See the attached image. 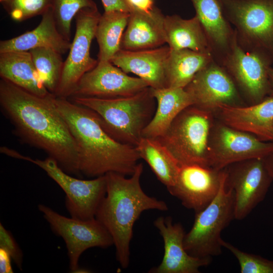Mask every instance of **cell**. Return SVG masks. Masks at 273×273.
I'll use <instances>...</instances> for the list:
<instances>
[{"mask_svg": "<svg viewBox=\"0 0 273 273\" xmlns=\"http://www.w3.org/2000/svg\"><path fill=\"white\" fill-rule=\"evenodd\" d=\"M148 87L149 85L144 80L129 76L110 61H98L93 69L81 77L70 98L126 97L136 94Z\"/></svg>", "mask_w": 273, "mask_h": 273, "instance_id": "16", "label": "cell"}, {"mask_svg": "<svg viewBox=\"0 0 273 273\" xmlns=\"http://www.w3.org/2000/svg\"><path fill=\"white\" fill-rule=\"evenodd\" d=\"M225 185L234 196V218L243 220L265 198L272 179L263 158L237 162L224 168Z\"/></svg>", "mask_w": 273, "mask_h": 273, "instance_id": "13", "label": "cell"}, {"mask_svg": "<svg viewBox=\"0 0 273 273\" xmlns=\"http://www.w3.org/2000/svg\"><path fill=\"white\" fill-rule=\"evenodd\" d=\"M6 0H0V2L1 3H3L4 2H5Z\"/></svg>", "mask_w": 273, "mask_h": 273, "instance_id": "39", "label": "cell"}, {"mask_svg": "<svg viewBox=\"0 0 273 273\" xmlns=\"http://www.w3.org/2000/svg\"><path fill=\"white\" fill-rule=\"evenodd\" d=\"M170 53L168 46L138 50H120L110 62L126 73H132L153 88L166 87L165 66Z\"/></svg>", "mask_w": 273, "mask_h": 273, "instance_id": "19", "label": "cell"}, {"mask_svg": "<svg viewBox=\"0 0 273 273\" xmlns=\"http://www.w3.org/2000/svg\"><path fill=\"white\" fill-rule=\"evenodd\" d=\"M184 88L192 100V106L213 114L222 106L247 105L231 76L214 60Z\"/></svg>", "mask_w": 273, "mask_h": 273, "instance_id": "14", "label": "cell"}, {"mask_svg": "<svg viewBox=\"0 0 273 273\" xmlns=\"http://www.w3.org/2000/svg\"><path fill=\"white\" fill-rule=\"evenodd\" d=\"M51 3L52 0H6L2 4L12 19L22 22L42 15Z\"/></svg>", "mask_w": 273, "mask_h": 273, "instance_id": "31", "label": "cell"}, {"mask_svg": "<svg viewBox=\"0 0 273 273\" xmlns=\"http://www.w3.org/2000/svg\"><path fill=\"white\" fill-rule=\"evenodd\" d=\"M206 35L213 59L221 64L230 52L236 32L218 0H191Z\"/></svg>", "mask_w": 273, "mask_h": 273, "instance_id": "20", "label": "cell"}, {"mask_svg": "<svg viewBox=\"0 0 273 273\" xmlns=\"http://www.w3.org/2000/svg\"><path fill=\"white\" fill-rule=\"evenodd\" d=\"M212 113L190 106L176 117L165 132L157 139L180 166L210 167L209 141L215 121Z\"/></svg>", "mask_w": 273, "mask_h": 273, "instance_id": "5", "label": "cell"}, {"mask_svg": "<svg viewBox=\"0 0 273 273\" xmlns=\"http://www.w3.org/2000/svg\"><path fill=\"white\" fill-rule=\"evenodd\" d=\"M95 7L93 0H52L51 6L59 32L69 40L72 21L77 13L83 9Z\"/></svg>", "mask_w": 273, "mask_h": 273, "instance_id": "30", "label": "cell"}, {"mask_svg": "<svg viewBox=\"0 0 273 273\" xmlns=\"http://www.w3.org/2000/svg\"><path fill=\"white\" fill-rule=\"evenodd\" d=\"M225 179L226 171L216 196L204 209L195 213L192 227L185 234V248L193 256L212 259L222 253L221 233L235 219L234 193L226 187Z\"/></svg>", "mask_w": 273, "mask_h": 273, "instance_id": "7", "label": "cell"}, {"mask_svg": "<svg viewBox=\"0 0 273 273\" xmlns=\"http://www.w3.org/2000/svg\"><path fill=\"white\" fill-rule=\"evenodd\" d=\"M126 1L131 9V12L136 10L149 13L156 7L154 0H126Z\"/></svg>", "mask_w": 273, "mask_h": 273, "instance_id": "34", "label": "cell"}, {"mask_svg": "<svg viewBox=\"0 0 273 273\" xmlns=\"http://www.w3.org/2000/svg\"><path fill=\"white\" fill-rule=\"evenodd\" d=\"M71 98L73 102L95 112L104 130L114 140L134 147L142 138L143 131L152 120L157 106L150 87L126 97Z\"/></svg>", "mask_w": 273, "mask_h": 273, "instance_id": "4", "label": "cell"}, {"mask_svg": "<svg viewBox=\"0 0 273 273\" xmlns=\"http://www.w3.org/2000/svg\"><path fill=\"white\" fill-rule=\"evenodd\" d=\"M1 153L30 162L43 170L63 190L66 195L65 207L70 216L87 220L95 217L97 209L106 193L105 175L90 179L71 176L64 171L54 158L33 159L16 150L3 146Z\"/></svg>", "mask_w": 273, "mask_h": 273, "instance_id": "6", "label": "cell"}, {"mask_svg": "<svg viewBox=\"0 0 273 273\" xmlns=\"http://www.w3.org/2000/svg\"><path fill=\"white\" fill-rule=\"evenodd\" d=\"M0 76L35 95L52 94L44 85L29 51L0 53Z\"/></svg>", "mask_w": 273, "mask_h": 273, "instance_id": "24", "label": "cell"}, {"mask_svg": "<svg viewBox=\"0 0 273 273\" xmlns=\"http://www.w3.org/2000/svg\"><path fill=\"white\" fill-rule=\"evenodd\" d=\"M38 209L52 231L64 240L72 272L79 269L80 257L86 250L114 245L110 233L95 217L87 220L67 217L42 204L38 205Z\"/></svg>", "mask_w": 273, "mask_h": 273, "instance_id": "9", "label": "cell"}, {"mask_svg": "<svg viewBox=\"0 0 273 273\" xmlns=\"http://www.w3.org/2000/svg\"><path fill=\"white\" fill-rule=\"evenodd\" d=\"M216 119L264 142H273V96L244 106H222L214 114Z\"/></svg>", "mask_w": 273, "mask_h": 273, "instance_id": "18", "label": "cell"}, {"mask_svg": "<svg viewBox=\"0 0 273 273\" xmlns=\"http://www.w3.org/2000/svg\"><path fill=\"white\" fill-rule=\"evenodd\" d=\"M268 77L269 82V92L268 96H273V68L268 69Z\"/></svg>", "mask_w": 273, "mask_h": 273, "instance_id": "38", "label": "cell"}, {"mask_svg": "<svg viewBox=\"0 0 273 273\" xmlns=\"http://www.w3.org/2000/svg\"><path fill=\"white\" fill-rule=\"evenodd\" d=\"M266 167L273 180V152L263 158Z\"/></svg>", "mask_w": 273, "mask_h": 273, "instance_id": "37", "label": "cell"}, {"mask_svg": "<svg viewBox=\"0 0 273 273\" xmlns=\"http://www.w3.org/2000/svg\"><path fill=\"white\" fill-rule=\"evenodd\" d=\"M272 152L273 142L261 141L215 119L209 141L210 167L221 170L237 162L264 158Z\"/></svg>", "mask_w": 273, "mask_h": 273, "instance_id": "12", "label": "cell"}, {"mask_svg": "<svg viewBox=\"0 0 273 273\" xmlns=\"http://www.w3.org/2000/svg\"><path fill=\"white\" fill-rule=\"evenodd\" d=\"M143 171V163H139L130 177L113 172L106 174V193L95 215L111 235L116 259L123 268L128 267L133 228L142 212L168 209L165 201L144 191L140 181Z\"/></svg>", "mask_w": 273, "mask_h": 273, "instance_id": "3", "label": "cell"}, {"mask_svg": "<svg viewBox=\"0 0 273 273\" xmlns=\"http://www.w3.org/2000/svg\"><path fill=\"white\" fill-rule=\"evenodd\" d=\"M71 43L59 32L50 8L41 15L39 24L34 29L16 37L1 40L0 53L29 51L45 47L63 55L69 51Z\"/></svg>", "mask_w": 273, "mask_h": 273, "instance_id": "22", "label": "cell"}, {"mask_svg": "<svg viewBox=\"0 0 273 273\" xmlns=\"http://www.w3.org/2000/svg\"><path fill=\"white\" fill-rule=\"evenodd\" d=\"M244 49L273 57V0H218Z\"/></svg>", "mask_w": 273, "mask_h": 273, "instance_id": "8", "label": "cell"}, {"mask_svg": "<svg viewBox=\"0 0 273 273\" xmlns=\"http://www.w3.org/2000/svg\"><path fill=\"white\" fill-rule=\"evenodd\" d=\"M271 58L257 51H248L238 42L236 35L231 49L221 65L231 76L245 101L249 105L268 96V69Z\"/></svg>", "mask_w": 273, "mask_h": 273, "instance_id": "11", "label": "cell"}, {"mask_svg": "<svg viewBox=\"0 0 273 273\" xmlns=\"http://www.w3.org/2000/svg\"><path fill=\"white\" fill-rule=\"evenodd\" d=\"M151 90L156 101V109L144 128L142 137L155 139L163 135L180 112L193 105V101L184 88H151Z\"/></svg>", "mask_w": 273, "mask_h": 273, "instance_id": "23", "label": "cell"}, {"mask_svg": "<svg viewBox=\"0 0 273 273\" xmlns=\"http://www.w3.org/2000/svg\"><path fill=\"white\" fill-rule=\"evenodd\" d=\"M164 243V255L160 264L152 268L151 273H199L208 266L211 258H201L190 255L186 250L185 236L180 223H173L170 216H159L153 222Z\"/></svg>", "mask_w": 273, "mask_h": 273, "instance_id": "17", "label": "cell"}, {"mask_svg": "<svg viewBox=\"0 0 273 273\" xmlns=\"http://www.w3.org/2000/svg\"><path fill=\"white\" fill-rule=\"evenodd\" d=\"M164 27L171 50L189 49L211 55L206 35L196 15L188 19L176 14L165 16Z\"/></svg>", "mask_w": 273, "mask_h": 273, "instance_id": "25", "label": "cell"}, {"mask_svg": "<svg viewBox=\"0 0 273 273\" xmlns=\"http://www.w3.org/2000/svg\"><path fill=\"white\" fill-rule=\"evenodd\" d=\"M29 52L44 85L54 95L63 69L62 55L53 49L45 47L33 49Z\"/></svg>", "mask_w": 273, "mask_h": 273, "instance_id": "29", "label": "cell"}, {"mask_svg": "<svg viewBox=\"0 0 273 273\" xmlns=\"http://www.w3.org/2000/svg\"><path fill=\"white\" fill-rule=\"evenodd\" d=\"M221 244L236 258L241 273H273V260L243 251L223 239Z\"/></svg>", "mask_w": 273, "mask_h": 273, "instance_id": "32", "label": "cell"}, {"mask_svg": "<svg viewBox=\"0 0 273 273\" xmlns=\"http://www.w3.org/2000/svg\"><path fill=\"white\" fill-rule=\"evenodd\" d=\"M101 15L97 7L83 9L76 15L75 34L55 97L70 98L83 75L97 65L98 61L90 56V49Z\"/></svg>", "mask_w": 273, "mask_h": 273, "instance_id": "10", "label": "cell"}, {"mask_svg": "<svg viewBox=\"0 0 273 273\" xmlns=\"http://www.w3.org/2000/svg\"><path fill=\"white\" fill-rule=\"evenodd\" d=\"M130 13L104 11L99 19L95 37L99 46L98 61H110L121 50V42Z\"/></svg>", "mask_w": 273, "mask_h": 273, "instance_id": "27", "label": "cell"}, {"mask_svg": "<svg viewBox=\"0 0 273 273\" xmlns=\"http://www.w3.org/2000/svg\"><path fill=\"white\" fill-rule=\"evenodd\" d=\"M55 103L76 144L79 174L94 178L111 172L133 174L141 159L136 147L112 138L92 110L68 98L55 97Z\"/></svg>", "mask_w": 273, "mask_h": 273, "instance_id": "2", "label": "cell"}, {"mask_svg": "<svg viewBox=\"0 0 273 273\" xmlns=\"http://www.w3.org/2000/svg\"><path fill=\"white\" fill-rule=\"evenodd\" d=\"M0 248L6 250L11 256L17 267L22 269L23 252L11 233L0 223Z\"/></svg>", "mask_w": 273, "mask_h": 273, "instance_id": "33", "label": "cell"}, {"mask_svg": "<svg viewBox=\"0 0 273 273\" xmlns=\"http://www.w3.org/2000/svg\"><path fill=\"white\" fill-rule=\"evenodd\" d=\"M136 148L158 180L167 189L173 186L180 166L166 147L156 139L142 137Z\"/></svg>", "mask_w": 273, "mask_h": 273, "instance_id": "28", "label": "cell"}, {"mask_svg": "<svg viewBox=\"0 0 273 273\" xmlns=\"http://www.w3.org/2000/svg\"><path fill=\"white\" fill-rule=\"evenodd\" d=\"M213 60L209 54L189 49L170 50L165 66L166 87L185 88Z\"/></svg>", "mask_w": 273, "mask_h": 273, "instance_id": "26", "label": "cell"}, {"mask_svg": "<svg viewBox=\"0 0 273 273\" xmlns=\"http://www.w3.org/2000/svg\"><path fill=\"white\" fill-rule=\"evenodd\" d=\"M164 18L156 7L149 13L132 11L122 36L121 49L138 51L164 46L166 43Z\"/></svg>", "mask_w": 273, "mask_h": 273, "instance_id": "21", "label": "cell"}, {"mask_svg": "<svg viewBox=\"0 0 273 273\" xmlns=\"http://www.w3.org/2000/svg\"><path fill=\"white\" fill-rule=\"evenodd\" d=\"M104 11H121L130 13L131 9L126 0H101Z\"/></svg>", "mask_w": 273, "mask_h": 273, "instance_id": "35", "label": "cell"}, {"mask_svg": "<svg viewBox=\"0 0 273 273\" xmlns=\"http://www.w3.org/2000/svg\"><path fill=\"white\" fill-rule=\"evenodd\" d=\"M0 106L23 142L43 150L67 173L79 174L78 148L54 94L38 96L1 78Z\"/></svg>", "mask_w": 273, "mask_h": 273, "instance_id": "1", "label": "cell"}, {"mask_svg": "<svg viewBox=\"0 0 273 273\" xmlns=\"http://www.w3.org/2000/svg\"><path fill=\"white\" fill-rule=\"evenodd\" d=\"M11 256L6 250L0 248L1 273H12L14 272L11 263Z\"/></svg>", "mask_w": 273, "mask_h": 273, "instance_id": "36", "label": "cell"}, {"mask_svg": "<svg viewBox=\"0 0 273 273\" xmlns=\"http://www.w3.org/2000/svg\"><path fill=\"white\" fill-rule=\"evenodd\" d=\"M225 176L224 168L182 165L174 184L167 189L184 207L196 213L204 209L216 196Z\"/></svg>", "mask_w": 273, "mask_h": 273, "instance_id": "15", "label": "cell"}]
</instances>
